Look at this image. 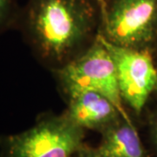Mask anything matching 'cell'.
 Here are the masks:
<instances>
[{"label": "cell", "mask_w": 157, "mask_h": 157, "mask_svg": "<svg viewBox=\"0 0 157 157\" xmlns=\"http://www.w3.org/2000/svg\"><path fill=\"white\" fill-rule=\"evenodd\" d=\"M97 20L90 0H31L24 27L36 55L56 70L94 43Z\"/></svg>", "instance_id": "6da1fadb"}, {"label": "cell", "mask_w": 157, "mask_h": 157, "mask_svg": "<svg viewBox=\"0 0 157 157\" xmlns=\"http://www.w3.org/2000/svg\"><path fill=\"white\" fill-rule=\"evenodd\" d=\"M74 157H97V155L94 153V147H90L86 145Z\"/></svg>", "instance_id": "9c48e42d"}, {"label": "cell", "mask_w": 157, "mask_h": 157, "mask_svg": "<svg viewBox=\"0 0 157 157\" xmlns=\"http://www.w3.org/2000/svg\"><path fill=\"white\" fill-rule=\"evenodd\" d=\"M65 115L85 131L100 133L123 118L112 101L94 91H82L69 96Z\"/></svg>", "instance_id": "8992f818"}, {"label": "cell", "mask_w": 157, "mask_h": 157, "mask_svg": "<svg viewBox=\"0 0 157 157\" xmlns=\"http://www.w3.org/2000/svg\"><path fill=\"white\" fill-rule=\"evenodd\" d=\"M84 140V129L65 113L45 115L26 130L0 135V157H74Z\"/></svg>", "instance_id": "7a4b0ae2"}, {"label": "cell", "mask_w": 157, "mask_h": 157, "mask_svg": "<svg viewBox=\"0 0 157 157\" xmlns=\"http://www.w3.org/2000/svg\"><path fill=\"white\" fill-rule=\"evenodd\" d=\"M98 37L114 63L124 103L136 113H140L156 87L157 70L151 54L147 49H134L112 44L100 33Z\"/></svg>", "instance_id": "5b68a950"}, {"label": "cell", "mask_w": 157, "mask_h": 157, "mask_svg": "<svg viewBox=\"0 0 157 157\" xmlns=\"http://www.w3.org/2000/svg\"><path fill=\"white\" fill-rule=\"evenodd\" d=\"M100 33L116 45L147 49L157 35V0H110Z\"/></svg>", "instance_id": "277c9868"}, {"label": "cell", "mask_w": 157, "mask_h": 157, "mask_svg": "<svg viewBox=\"0 0 157 157\" xmlns=\"http://www.w3.org/2000/svg\"><path fill=\"white\" fill-rule=\"evenodd\" d=\"M13 11L12 0H0V30L8 24Z\"/></svg>", "instance_id": "ba28073f"}, {"label": "cell", "mask_w": 157, "mask_h": 157, "mask_svg": "<svg viewBox=\"0 0 157 157\" xmlns=\"http://www.w3.org/2000/svg\"><path fill=\"white\" fill-rule=\"evenodd\" d=\"M155 90H157V83H156V87H155Z\"/></svg>", "instance_id": "7c38bea8"}, {"label": "cell", "mask_w": 157, "mask_h": 157, "mask_svg": "<svg viewBox=\"0 0 157 157\" xmlns=\"http://www.w3.org/2000/svg\"><path fill=\"white\" fill-rule=\"evenodd\" d=\"M96 3L99 5V7L101 9V15L104 12L105 9H106V6H107V1L108 0H95Z\"/></svg>", "instance_id": "30bf717a"}, {"label": "cell", "mask_w": 157, "mask_h": 157, "mask_svg": "<svg viewBox=\"0 0 157 157\" xmlns=\"http://www.w3.org/2000/svg\"><path fill=\"white\" fill-rule=\"evenodd\" d=\"M154 140H155V144L157 149V123L155 127V128H154Z\"/></svg>", "instance_id": "8fae6325"}, {"label": "cell", "mask_w": 157, "mask_h": 157, "mask_svg": "<svg viewBox=\"0 0 157 157\" xmlns=\"http://www.w3.org/2000/svg\"><path fill=\"white\" fill-rule=\"evenodd\" d=\"M101 134L97 157H146L145 149L134 121L121 118Z\"/></svg>", "instance_id": "52a82bcc"}, {"label": "cell", "mask_w": 157, "mask_h": 157, "mask_svg": "<svg viewBox=\"0 0 157 157\" xmlns=\"http://www.w3.org/2000/svg\"><path fill=\"white\" fill-rule=\"evenodd\" d=\"M55 73L68 96L82 91L100 93L112 101L125 120L133 121L124 106L112 57L98 35L86 50Z\"/></svg>", "instance_id": "3957f363"}]
</instances>
